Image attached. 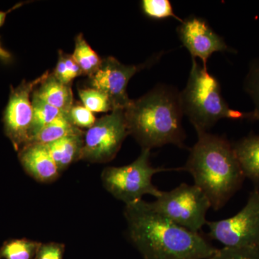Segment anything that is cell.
I'll use <instances>...</instances> for the list:
<instances>
[{"mask_svg":"<svg viewBox=\"0 0 259 259\" xmlns=\"http://www.w3.org/2000/svg\"><path fill=\"white\" fill-rule=\"evenodd\" d=\"M127 234L144 259H209L217 248L140 200L125 205Z\"/></svg>","mask_w":259,"mask_h":259,"instance_id":"cell-1","label":"cell"},{"mask_svg":"<svg viewBox=\"0 0 259 259\" xmlns=\"http://www.w3.org/2000/svg\"><path fill=\"white\" fill-rule=\"evenodd\" d=\"M188 159L180 170L189 172L207 196L211 208L219 210L241 188L245 177L237 159L233 144L226 138L198 133Z\"/></svg>","mask_w":259,"mask_h":259,"instance_id":"cell-2","label":"cell"},{"mask_svg":"<svg viewBox=\"0 0 259 259\" xmlns=\"http://www.w3.org/2000/svg\"><path fill=\"white\" fill-rule=\"evenodd\" d=\"M126 125L142 149L172 144L186 148L182 127L184 115L180 93L167 85H158L124 110Z\"/></svg>","mask_w":259,"mask_h":259,"instance_id":"cell-3","label":"cell"},{"mask_svg":"<svg viewBox=\"0 0 259 259\" xmlns=\"http://www.w3.org/2000/svg\"><path fill=\"white\" fill-rule=\"evenodd\" d=\"M192 68L185 90L180 93L184 115L197 134L207 132L222 119L255 121L254 112H245L229 107L221 93L218 79L192 59Z\"/></svg>","mask_w":259,"mask_h":259,"instance_id":"cell-4","label":"cell"},{"mask_svg":"<svg viewBox=\"0 0 259 259\" xmlns=\"http://www.w3.org/2000/svg\"><path fill=\"white\" fill-rule=\"evenodd\" d=\"M150 156L151 150L142 149L139 157L128 165L106 167L101 175L105 190L125 205L142 200L146 194L157 198L162 191L153 185V177L168 169L152 166Z\"/></svg>","mask_w":259,"mask_h":259,"instance_id":"cell-5","label":"cell"},{"mask_svg":"<svg viewBox=\"0 0 259 259\" xmlns=\"http://www.w3.org/2000/svg\"><path fill=\"white\" fill-rule=\"evenodd\" d=\"M156 199L150 202L153 209L189 231L199 233L207 222L210 202L197 186L181 184Z\"/></svg>","mask_w":259,"mask_h":259,"instance_id":"cell-6","label":"cell"},{"mask_svg":"<svg viewBox=\"0 0 259 259\" xmlns=\"http://www.w3.org/2000/svg\"><path fill=\"white\" fill-rule=\"evenodd\" d=\"M127 136L124 110L116 109L97 120L84 133L81 160L99 163L111 161Z\"/></svg>","mask_w":259,"mask_h":259,"instance_id":"cell-7","label":"cell"},{"mask_svg":"<svg viewBox=\"0 0 259 259\" xmlns=\"http://www.w3.org/2000/svg\"><path fill=\"white\" fill-rule=\"evenodd\" d=\"M208 236L228 247L259 248V189L249 194L246 204L235 215L207 221Z\"/></svg>","mask_w":259,"mask_h":259,"instance_id":"cell-8","label":"cell"},{"mask_svg":"<svg viewBox=\"0 0 259 259\" xmlns=\"http://www.w3.org/2000/svg\"><path fill=\"white\" fill-rule=\"evenodd\" d=\"M49 71L32 81L23 80L17 88L11 86L9 101L4 112L5 133L16 151H20L29 141V133L33 116L32 92Z\"/></svg>","mask_w":259,"mask_h":259,"instance_id":"cell-9","label":"cell"},{"mask_svg":"<svg viewBox=\"0 0 259 259\" xmlns=\"http://www.w3.org/2000/svg\"><path fill=\"white\" fill-rule=\"evenodd\" d=\"M156 59L148 64L124 65L115 58L109 56L102 59L101 65L96 72L90 77L91 88L106 94L110 99L114 108L125 110L132 100L127 93L130 79L136 73L154 62Z\"/></svg>","mask_w":259,"mask_h":259,"instance_id":"cell-10","label":"cell"},{"mask_svg":"<svg viewBox=\"0 0 259 259\" xmlns=\"http://www.w3.org/2000/svg\"><path fill=\"white\" fill-rule=\"evenodd\" d=\"M177 31L182 45L190 53L192 59H201L205 69L209 57L214 53L237 52L227 45L223 37L216 33L203 18L192 15L182 20Z\"/></svg>","mask_w":259,"mask_h":259,"instance_id":"cell-11","label":"cell"},{"mask_svg":"<svg viewBox=\"0 0 259 259\" xmlns=\"http://www.w3.org/2000/svg\"><path fill=\"white\" fill-rule=\"evenodd\" d=\"M18 158L25 171L37 182L50 183L60 176L47 144H26L19 151Z\"/></svg>","mask_w":259,"mask_h":259,"instance_id":"cell-12","label":"cell"},{"mask_svg":"<svg viewBox=\"0 0 259 259\" xmlns=\"http://www.w3.org/2000/svg\"><path fill=\"white\" fill-rule=\"evenodd\" d=\"M32 95L66 115H69L74 104L71 83L66 84L61 82L53 73H48Z\"/></svg>","mask_w":259,"mask_h":259,"instance_id":"cell-13","label":"cell"},{"mask_svg":"<svg viewBox=\"0 0 259 259\" xmlns=\"http://www.w3.org/2000/svg\"><path fill=\"white\" fill-rule=\"evenodd\" d=\"M233 147L245 178L259 189V135L249 134L233 144Z\"/></svg>","mask_w":259,"mask_h":259,"instance_id":"cell-14","label":"cell"},{"mask_svg":"<svg viewBox=\"0 0 259 259\" xmlns=\"http://www.w3.org/2000/svg\"><path fill=\"white\" fill-rule=\"evenodd\" d=\"M84 132L68 135L47 144L61 173L75 161L81 160Z\"/></svg>","mask_w":259,"mask_h":259,"instance_id":"cell-15","label":"cell"},{"mask_svg":"<svg viewBox=\"0 0 259 259\" xmlns=\"http://www.w3.org/2000/svg\"><path fill=\"white\" fill-rule=\"evenodd\" d=\"M81 130L75 127L69 118V115L62 114L54 121L46 125L30 141L28 144H48L64 138L68 135L76 134Z\"/></svg>","mask_w":259,"mask_h":259,"instance_id":"cell-16","label":"cell"},{"mask_svg":"<svg viewBox=\"0 0 259 259\" xmlns=\"http://www.w3.org/2000/svg\"><path fill=\"white\" fill-rule=\"evenodd\" d=\"M72 57L82 70L83 75H88L89 77L96 72L102 61L98 54L89 45L82 33H79L75 38Z\"/></svg>","mask_w":259,"mask_h":259,"instance_id":"cell-17","label":"cell"},{"mask_svg":"<svg viewBox=\"0 0 259 259\" xmlns=\"http://www.w3.org/2000/svg\"><path fill=\"white\" fill-rule=\"evenodd\" d=\"M31 102L33 116H32V124L30 126V133H29V141L46 125L62 114H64L55 107L49 105L47 102L42 101L38 97L32 95Z\"/></svg>","mask_w":259,"mask_h":259,"instance_id":"cell-18","label":"cell"},{"mask_svg":"<svg viewBox=\"0 0 259 259\" xmlns=\"http://www.w3.org/2000/svg\"><path fill=\"white\" fill-rule=\"evenodd\" d=\"M41 243L31 240L15 239L6 242L0 248V259H33Z\"/></svg>","mask_w":259,"mask_h":259,"instance_id":"cell-19","label":"cell"},{"mask_svg":"<svg viewBox=\"0 0 259 259\" xmlns=\"http://www.w3.org/2000/svg\"><path fill=\"white\" fill-rule=\"evenodd\" d=\"M79 96L83 105L92 112H107L115 110L108 96L94 88L79 89Z\"/></svg>","mask_w":259,"mask_h":259,"instance_id":"cell-20","label":"cell"},{"mask_svg":"<svg viewBox=\"0 0 259 259\" xmlns=\"http://www.w3.org/2000/svg\"><path fill=\"white\" fill-rule=\"evenodd\" d=\"M141 7L145 15L153 20H164L174 18L182 22L175 12L171 2L168 0H144L141 2Z\"/></svg>","mask_w":259,"mask_h":259,"instance_id":"cell-21","label":"cell"},{"mask_svg":"<svg viewBox=\"0 0 259 259\" xmlns=\"http://www.w3.org/2000/svg\"><path fill=\"white\" fill-rule=\"evenodd\" d=\"M243 88L254 103L255 121H259V58L250 63Z\"/></svg>","mask_w":259,"mask_h":259,"instance_id":"cell-22","label":"cell"},{"mask_svg":"<svg viewBox=\"0 0 259 259\" xmlns=\"http://www.w3.org/2000/svg\"><path fill=\"white\" fill-rule=\"evenodd\" d=\"M209 259H259V248L224 246L217 248Z\"/></svg>","mask_w":259,"mask_h":259,"instance_id":"cell-23","label":"cell"},{"mask_svg":"<svg viewBox=\"0 0 259 259\" xmlns=\"http://www.w3.org/2000/svg\"><path fill=\"white\" fill-rule=\"evenodd\" d=\"M71 123L78 128H90L96 122V118L91 111L82 105H74L69 113Z\"/></svg>","mask_w":259,"mask_h":259,"instance_id":"cell-24","label":"cell"},{"mask_svg":"<svg viewBox=\"0 0 259 259\" xmlns=\"http://www.w3.org/2000/svg\"><path fill=\"white\" fill-rule=\"evenodd\" d=\"M64 245L62 243H41L37 250L35 259H63L64 258Z\"/></svg>","mask_w":259,"mask_h":259,"instance_id":"cell-25","label":"cell"},{"mask_svg":"<svg viewBox=\"0 0 259 259\" xmlns=\"http://www.w3.org/2000/svg\"><path fill=\"white\" fill-rule=\"evenodd\" d=\"M62 55L64 57L65 64H66V69H67L68 79H69V82L71 83L73 79L77 77V76L83 75V73L79 65L75 61L72 55L65 54L63 51Z\"/></svg>","mask_w":259,"mask_h":259,"instance_id":"cell-26","label":"cell"},{"mask_svg":"<svg viewBox=\"0 0 259 259\" xmlns=\"http://www.w3.org/2000/svg\"><path fill=\"white\" fill-rule=\"evenodd\" d=\"M22 5H23V3H19V4L15 5L13 8L8 10L7 12H0V28L4 25L7 15H8V13H11L13 10L16 9V8H18L19 7L22 6Z\"/></svg>","mask_w":259,"mask_h":259,"instance_id":"cell-27","label":"cell"}]
</instances>
